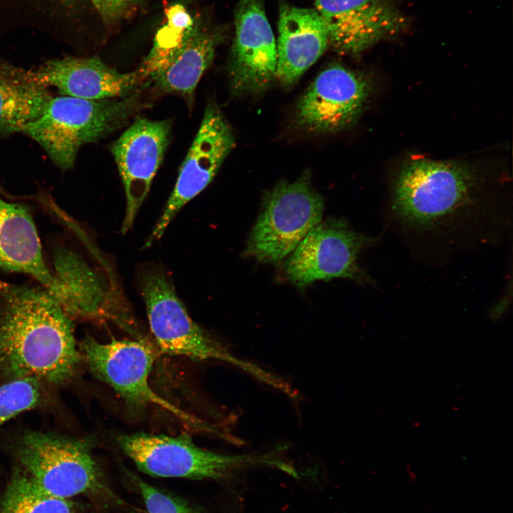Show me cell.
I'll use <instances>...</instances> for the list:
<instances>
[{
  "label": "cell",
  "instance_id": "ba28073f",
  "mask_svg": "<svg viewBox=\"0 0 513 513\" xmlns=\"http://www.w3.org/2000/svg\"><path fill=\"white\" fill-rule=\"evenodd\" d=\"M373 239L353 229L342 218H329L314 226L286 260V278L299 288L333 278L369 281L358 258Z\"/></svg>",
  "mask_w": 513,
  "mask_h": 513
},
{
  "label": "cell",
  "instance_id": "8992f818",
  "mask_svg": "<svg viewBox=\"0 0 513 513\" xmlns=\"http://www.w3.org/2000/svg\"><path fill=\"white\" fill-rule=\"evenodd\" d=\"M54 266L53 284L47 291L70 318L111 322L137 333L125 297L109 269L93 268L64 248L55 252Z\"/></svg>",
  "mask_w": 513,
  "mask_h": 513
},
{
  "label": "cell",
  "instance_id": "ac0fdd59",
  "mask_svg": "<svg viewBox=\"0 0 513 513\" xmlns=\"http://www.w3.org/2000/svg\"><path fill=\"white\" fill-rule=\"evenodd\" d=\"M0 266L34 277L49 290L53 276L43 261L33 221L27 209L0 198Z\"/></svg>",
  "mask_w": 513,
  "mask_h": 513
},
{
  "label": "cell",
  "instance_id": "9c48e42d",
  "mask_svg": "<svg viewBox=\"0 0 513 513\" xmlns=\"http://www.w3.org/2000/svg\"><path fill=\"white\" fill-rule=\"evenodd\" d=\"M140 288L150 328L162 352L199 361L232 360L192 320L164 271L150 269L144 272Z\"/></svg>",
  "mask_w": 513,
  "mask_h": 513
},
{
  "label": "cell",
  "instance_id": "d4e9b609",
  "mask_svg": "<svg viewBox=\"0 0 513 513\" xmlns=\"http://www.w3.org/2000/svg\"><path fill=\"white\" fill-rule=\"evenodd\" d=\"M165 16L167 25L180 33L189 31L195 24L194 19L179 3L169 6L165 11Z\"/></svg>",
  "mask_w": 513,
  "mask_h": 513
},
{
  "label": "cell",
  "instance_id": "30bf717a",
  "mask_svg": "<svg viewBox=\"0 0 513 513\" xmlns=\"http://www.w3.org/2000/svg\"><path fill=\"white\" fill-rule=\"evenodd\" d=\"M234 145L232 130L222 112L216 103H207L174 188L146 240V247L160 239L180 210L209 185Z\"/></svg>",
  "mask_w": 513,
  "mask_h": 513
},
{
  "label": "cell",
  "instance_id": "484cf974",
  "mask_svg": "<svg viewBox=\"0 0 513 513\" xmlns=\"http://www.w3.org/2000/svg\"><path fill=\"white\" fill-rule=\"evenodd\" d=\"M7 286H8V285H6V284H4V283H2V282L0 281V290L6 288Z\"/></svg>",
  "mask_w": 513,
  "mask_h": 513
},
{
  "label": "cell",
  "instance_id": "6da1fadb",
  "mask_svg": "<svg viewBox=\"0 0 513 513\" xmlns=\"http://www.w3.org/2000/svg\"><path fill=\"white\" fill-rule=\"evenodd\" d=\"M0 308V373L61 384L79 365L71 318L46 291L7 286Z\"/></svg>",
  "mask_w": 513,
  "mask_h": 513
},
{
  "label": "cell",
  "instance_id": "7c38bea8",
  "mask_svg": "<svg viewBox=\"0 0 513 513\" xmlns=\"http://www.w3.org/2000/svg\"><path fill=\"white\" fill-rule=\"evenodd\" d=\"M369 79L339 64L330 65L316 77L299 100L296 120L314 133H333L351 125L370 93Z\"/></svg>",
  "mask_w": 513,
  "mask_h": 513
},
{
  "label": "cell",
  "instance_id": "cb8c5ba5",
  "mask_svg": "<svg viewBox=\"0 0 513 513\" xmlns=\"http://www.w3.org/2000/svg\"><path fill=\"white\" fill-rule=\"evenodd\" d=\"M102 17L115 21L135 4L139 0H90Z\"/></svg>",
  "mask_w": 513,
  "mask_h": 513
},
{
  "label": "cell",
  "instance_id": "7a4b0ae2",
  "mask_svg": "<svg viewBox=\"0 0 513 513\" xmlns=\"http://www.w3.org/2000/svg\"><path fill=\"white\" fill-rule=\"evenodd\" d=\"M480 187L475 172L460 162L412 159L394 181L393 212L410 228L438 229L472 212Z\"/></svg>",
  "mask_w": 513,
  "mask_h": 513
},
{
  "label": "cell",
  "instance_id": "8fae6325",
  "mask_svg": "<svg viewBox=\"0 0 513 513\" xmlns=\"http://www.w3.org/2000/svg\"><path fill=\"white\" fill-rule=\"evenodd\" d=\"M118 445L142 472L157 477L218 479L249 462L197 446L187 435H123Z\"/></svg>",
  "mask_w": 513,
  "mask_h": 513
},
{
  "label": "cell",
  "instance_id": "ffe728a7",
  "mask_svg": "<svg viewBox=\"0 0 513 513\" xmlns=\"http://www.w3.org/2000/svg\"><path fill=\"white\" fill-rule=\"evenodd\" d=\"M51 98L31 69L0 62V138L22 132L41 115Z\"/></svg>",
  "mask_w": 513,
  "mask_h": 513
},
{
  "label": "cell",
  "instance_id": "e0dca14e",
  "mask_svg": "<svg viewBox=\"0 0 513 513\" xmlns=\"http://www.w3.org/2000/svg\"><path fill=\"white\" fill-rule=\"evenodd\" d=\"M276 41V78L292 86L329 46L326 27L316 9L281 5Z\"/></svg>",
  "mask_w": 513,
  "mask_h": 513
},
{
  "label": "cell",
  "instance_id": "d6986e66",
  "mask_svg": "<svg viewBox=\"0 0 513 513\" xmlns=\"http://www.w3.org/2000/svg\"><path fill=\"white\" fill-rule=\"evenodd\" d=\"M220 33L195 22L182 43L165 67L152 80L163 93L175 94L190 103L202 76L212 64Z\"/></svg>",
  "mask_w": 513,
  "mask_h": 513
},
{
  "label": "cell",
  "instance_id": "44dd1931",
  "mask_svg": "<svg viewBox=\"0 0 513 513\" xmlns=\"http://www.w3.org/2000/svg\"><path fill=\"white\" fill-rule=\"evenodd\" d=\"M0 513H73L68 499L43 489L28 475L16 474L3 496Z\"/></svg>",
  "mask_w": 513,
  "mask_h": 513
},
{
  "label": "cell",
  "instance_id": "2e32d148",
  "mask_svg": "<svg viewBox=\"0 0 513 513\" xmlns=\"http://www.w3.org/2000/svg\"><path fill=\"white\" fill-rule=\"evenodd\" d=\"M31 71L38 83L61 95L87 100L125 98L137 93L144 81L138 71L118 72L98 57L53 59Z\"/></svg>",
  "mask_w": 513,
  "mask_h": 513
},
{
  "label": "cell",
  "instance_id": "9a60e30c",
  "mask_svg": "<svg viewBox=\"0 0 513 513\" xmlns=\"http://www.w3.org/2000/svg\"><path fill=\"white\" fill-rule=\"evenodd\" d=\"M328 34L329 46L342 54L360 53L407 26L393 0H314Z\"/></svg>",
  "mask_w": 513,
  "mask_h": 513
},
{
  "label": "cell",
  "instance_id": "5bb4252c",
  "mask_svg": "<svg viewBox=\"0 0 513 513\" xmlns=\"http://www.w3.org/2000/svg\"><path fill=\"white\" fill-rule=\"evenodd\" d=\"M235 36L228 77L236 94H256L276 78V41L261 0H240L234 13Z\"/></svg>",
  "mask_w": 513,
  "mask_h": 513
},
{
  "label": "cell",
  "instance_id": "3957f363",
  "mask_svg": "<svg viewBox=\"0 0 513 513\" xmlns=\"http://www.w3.org/2000/svg\"><path fill=\"white\" fill-rule=\"evenodd\" d=\"M137 93L122 98L87 100L52 97L22 132L37 142L61 170L74 165L79 149L123 125L138 109Z\"/></svg>",
  "mask_w": 513,
  "mask_h": 513
},
{
  "label": "cell",
  "instance_id": "5b68a950",
  "mask_svg": "<svg viewBox=\"0 0 513 513\" xmlns=\"http://www.w3.org/2000/svg\"><path fill=\"white\" fill-rule=\"evenodd\" d=\"M16 452L28 476L56 497L68 499L104 489L86 439L28 431L19 440Z\"/></svg>",
  "mask_w": 513,
  "mask_h": 513
},
{
  "label": "cell",
  "instance_id": "4fadbf2b",
  "mask_svg": "<svg viewBox=\"0 0 513 513\" xmlns=\"http://www.w3.org/2000/svg\"><path fill=\"white\" fill-rule=\"evenodd\" d=\"M171 120L137 118L110 146L125 190L121 233L126 234L157 172L171 139Z\"/></svg>",
  "mask_w": 513,
  "mask_h": 513
},
{
  "label": "cell",
  "instance_id": "277c9868",
  "mask_svg": "<svg viewBox=\"0 0 513 513\" xmlns=\"http://www.w3.org/2000/svg\"><path fill=\"white\" fill-rule=\"evenodd\" d=\"M323 209L324 200L314 189L308 172L293 182L277 183L264 196L243 256L278 264L321 221Z\"/></svg>",
  "mask_w": 513,
  "mask_h": 513
},
{
  "label": "cell",
  "instance_id": "7402d4cb",
  "mask_svg": "<svg viewBox=\"0 0 513 513\" xmlns=\"http://www.w3.org/2000/svg\"><path fill=\"white\" fill-rule=\"evenodd\" d=\"M41 396L39 381L33 378L9 380L1 385L0 425L19 413L37 406Z\"/></svg>",
  "mask_w": 513,
  "mask_h": 513
},
{
  "label": "cell",
  "instance_id": "52a82bcc",
  "mask_svg": "<svg viewBox=\"0 0 513 513\" xmlns=\"http://www.w3.org/2000/svg\"><path fill=\"white\" fill-rule=\"evenodd\" d=\"M92 374L110 385L131 409L150 405L167 409L180 419L200 428L202 423L157 394L149 384L155 360L152 347L144 340H117L102 343L91 336L82 343Z\"/></svg>",
  "mask_w": 513,
  "mask_h": 513
},
{
  "label": "cell",
  "instance_id": "603a6c76",
  "mask_svg": "<svg viewBox=\"0 0 513 513\" xmlns=\"http://www.w3.org/2000/svg\"><path fill=\"white\" fill-rule=\"evenodd\" d=\"M137 484L149 513H202L181 499L144 481L139 480Z\"/></svg>",
  "mask_w": 513,
  "mask_h": 513
}]
</instances>
